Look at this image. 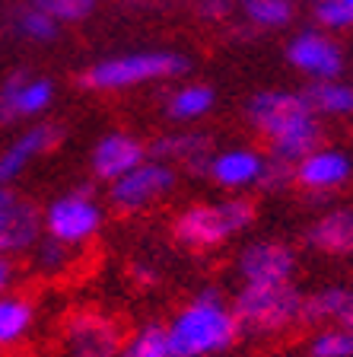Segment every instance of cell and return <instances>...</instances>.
I'll return each instance as SVG.
<instances>
[{
    "mask_svg": "<svg viewBox=\"0 0 353 357\" xmlns=\"http://www.w3.org/2000/svg\"><path fill=\"white\" fill-rule=\"evenodd\" d=\"M166 332L175 357H220L242 338L226 297L217 287H204L188 300L172 316Z\"/></svg>",
    "mask_w": 353,
    "mask_h": 357,
    "instance_id": "obj_1",
    "label": "cell"
},
{
    "mask_svg": "<svg viewBox=\"0 0 353 357\" xmlns=\"http://www.w3.org/2000/svg\"><path fill=\"white\" fill-rule=\"evenodd\" d=\"M302 294L293 281H271V284H242L235 290L233 319L239 326V335L249 338H277L290 328L299 326Z\"/></svg>",
    "mask_w": 353,
    "mask_h": 357,
    "instance_id": "obj_2",
    "label": "cell"
},
{
    "mask_svg": "<svg viewBox=\"0 0 353 357\" xmlns=\"http://www.w3.org/2000/svg\"><path fill=\"white\" fill-rule=\"evenodd\" d=\"M258 217V208L251 198H226L220 204H191L172 217V236L185 249L207 252L223 245L229 236L249 230Z\"/></svg>",
    "mask_w": 353,
    "mask_h": 357,
    "instance_id": "obj_3",
    "label": "cell"
},
{
    "mask_svg": "<svg viewBox=\"0 0 353 357\" xmlns=\"http://www.w3.org/2000/svg\"><path fill=\"white\" fill-rule=\"evenodd\" d=\"M182 70H188V61L172 52H137V54L99 61L96 67L83 70L77 77V83L86 89H127V86H137V83L175 77Z\"/></svg>",
    "mask_w": 353,
    "mask_h": 357,
    "instance_id": "obj_4",
    "label": "cell"
},
{
    "mask_svg": "<svg viewBox=\"0 0 353 357\" xmlns=\"http://www.w3.org/2000/svg\"><path fill=\"white\" fill-rule=\"evenodd\" d=\"M102 208L99 201L93 198L89 188H77L70 195H61L54 198L48 208L42 211V230L52 239L64 243L67 249H77V245L89 243L102 230Z\"/></svg>",
    "mask_w": 353,
    "mask_h": 357,
    "instance_id": "obj_5",
    "label": "cell"
},
{
    "mask_svg": "<svg viewBox=\"0 0 353 357\" xmlns=\"http://www.w3.org/2000/svg\"><path fill=\"white\" fill-rule=\"evenodd\" d=\"M67 357H118L125 344V328L102 310H77L61 328Z\"/></svg>",
    "mask_w": 353,
    "mask_h": 357,
    "instance_id": "obj_6",
    "label": "cell"
},
{
    "mask_svg": "<svg viewBox=\"0 0 353 357\" xmlns=\"http://www.w3.org/2000/svg\"><path fill=\"white\" fill-rule=\"evenodd\" d=\"M172 188H175V169L169 163H159V160H153V163L143 160L137 169L111 182L109 204L118 214H137V211L156 204L159 198H166Z\"/></svg>",
    "mask_w": 353,
    "mask_h": 357,
    "instance_id": "obj_7",
    "label": "cell"
},
{
    "mask_svg": "<svg viewBox=\"0 0 353 357\" xmlns=\"http://www.w3.org/2000/svg\"><path fill=\"white\" fill-rule=\"evenodd\" d=\"M42 236V211L29 198L0 188V255L29 252Z\"/></svg>",
    "mask_w": 353,
    "mask_h": 357,
    "instance_id": "obj_8",
    "label": "cell"
},
{
    "mask_svg": "<svg viewBox=\"0 0 353 357\" xmlns=\"http://www.w3.org/2000/svg\"><path fill=\"white\" fill-rule=\"evenodd\" d=\"M235 275L242 284H271V281H293L296 275V252L287 243L277 239H258L249 243L235 259Z\"/></svg>",
    "mask_w": 353,
    "mask_h": 357,
    "instance_id": "obj_9",
    "label": "cell"
},
{
    "mask_svg": "<svg viewBox=\"0 0 353 357\" xmlns=\"http://www.w3.org/2000/svg\"><path fill=\"white\" fill-rule=\"evenodd\" d=\"M245 115H249L251 128L261 131L267 141H271L274 134L287 131V128H293L296 121L309 119L315 112L306 105V99H302L299 93H277V89H271V93L251 96L249 105H245Z\"/></svg>",
    "mask_w": 353,
    "mask_h": 357,
    "instance_id": "obj_10",
    "label": "cell"
},
{
    "mask_svg": "<svg viewBox=\"0 0 353 357\" xmlns=\"http://www.w3.org/2000/svg\"><path fill=\"white\" fill-rule=\"evenodd\" d=\"M353 176L350 156L340 150H324L318 147L315 153L302 156L293 169V182L309 195H331L338 188H344Z\"/></svg>",
    "mask_w": 353,
    "mask_h": 357,
    "instance_id": "obj_11",
    "label": "cell"
},
{
    "mask_svg": "<svg viewBox=\"0 0 353 357\" xmlns=\"http://www.w3.org/2000/svg\"><path fill=\"white\" fill-rule=\"evenodd\" d=\"M287 58L296 70L315 77V80H338L344 70V54L340 48L322 32H302L290 42Z\"/></svg>",
    "mask_w": 353,
    "mask_h": 357,
    "instance_id": "obj_12",
    "label": "cell"
},
{
    "mask_svg": "<svg viewBox=\"0 0 353 357\" xmlns=\"http://www.w3.org/2000/svg\"><path fill=\"white\" fill-rule=\"evenodd\" d=\"M299 326L306 328L338 326L353 335V287L331 284V287H322L315 294H306L302 297Z\"/></svg>",
    "mask_w": 353,
    "mask_h": 357,
    "instance_id": "obj_13",
    "label": "cell"
},
{
    "mask_svg": "<svg viewBox=\"0 0 353 357\" xmlns=\"http://www.w3.org/2000/svg\"><path fill=\"white\" fill-rule=\"evenodd\" d=\"M54 86L42 77L32 74H13L3 86H0V121H16L29 119L36 112H42L52 102Z\"/></svg>",
    "mask_w": 353,
    "mask_h": 357,
    "instance_id": "obj_14",
    "label": "cell"
},
{
    "mask_svg": "<svg viewBox=\"0 0 353 357\" xmlns=\"http://www.w3.org/2000/svg\"><path fill=\"white\" fill-rule=\"evenodd\" d=\"M210 150H214V141L198 131L166 134V137H156V141L150 144V153H153L159 163H182L185 169L194 172V176H207Z\"/></svg>",
    "mask_w": 353,
    "mask_h": 357,
    "instance_id": "obj_15",
    "label": "cell"
},
{
    "mask_svg": "<svg viewBox=\"0 0 353 357\" xmlns=\"http://www.w3.org/2000/svg\"><path fill=\"white\" fill-rule=\"evenodd\" d=\"M302 243L322 255H353V208H334L306 227Z\"/></svg>",
    "mask_w": 353,
    "mask_h": 357,
    "instance_id": "obj_16",
    "label": "cell"
},
{
    "mask_svg": "<svg viewBox=\"0 0 353 357\" xmlns=\"http://www.w3.org/2000/svg\"><path fill=\"white\" fill-rule=\"evenodd\" d=\"M143 160H147V147H143L137 137L109 134V137H102V141L96 144V150H93V172H96V178L115 182V178L127 176L131 169H137Z\"/></svg>",
    "mask_w": 353,
    "mask_h": 357,
    "instance_id": "obj_17",
    "label": "cell"
},
{
    "mask_svg": "<svg viewBox=\"0 0 353 357\" xmlns=\"http://www.w3.org/2000/svg\"><path fill=\"white\" fill-rule=\"evenodd\" d=\"M61 141H64V128L61 125H38L29 134H22L7 153H0V188H7V182L19 176L22 166L29 163V160H36L38 153L54 150Z\"/></svg>",
    "mask_w": 353,
    "mask_h": 357,
    "instance_id": "obj_18",
    "label": "cell"
},
{
    "mask_svg": "<svg viewBox=\"0 0 353 357\" xmlns=\"http://www.w3.org/2000/svg\"><path fill=\"white\" fill-rule=\"evenodd\" d=\"M261 163H265V156L255 153V150H226V153L210 156L207 176L223 188H245L258 182Z\"/></svg>",
    "mask_w": 353,
    "mask_h": 357,
    "instance_id": "obj_19",
    "label": "cell"
},
{
    "mask_svg": "<svg viewBox=\"0 0 353 357\" xmlns=\"http://www.w3.org/2000/svg\"><path fill=\"white\" fill-rule=\"evenodd\" d=\"M36 326V303L26 294H3L0 297V348L19 344Z\"/></svg>",
    "mask_w": 353,
    "mask_h": 357,
    "instance_id": "obj_20",
    "label": "cell"
},
{
    "mask_svg": "<svg viewBox=\"0 0 353 357\" xmlns=\"http://www.w3.org/2000/svg\"><path fill=\"white\" fill-rule=\"evenodd\" d=\"M315 115H353V86L340 80H312L299 93Z\"/></svg>",
    "mask_w": 353,
    "mask_h": 357,
    "instance_id": "obj_21",
    "label": "cell"
},
{
    "mask_svg": "<svg viewBox=\"0 0 353 357\" xmlns=\"http://www.w3.org/2000/svg\"><path fill=\"white\" fill-rule=\"evenodd\" d=\"M118 357H175V351H172V344H169L166 326H162V322H147V326H140L131 338H125Z\"/></svg>",
    "mask_w": 353,
    "mask_h": 357,
    "instance_id": "obj_22",
    "label": "cell"
},
{
    "mask_svg": "<svg viewBox=\"0 0 353 357\" xmlns=\"http://www.w3.org/2000/svg\"><path fill=\"white\" fill-rule=\"evenodd\" d=\"M210 109H214V89L210 86H185L172 93L166 102V115L175 121H191Z\"/></svg>",
    "mask_w": 353,
    "mask_h": 357,
    "instance_id": "obj_23",
    "label": "cell"
},
{
    "mask_svg": "<svg viewBox=\"0 0 353 357\" xmlns=\"http://www.w3.org/2000/svg\"><path fill=\"white\" fill-rule=\"evenodd\" d=\"M242 10L251 26L277 29V26H287V22L293 20L296 3L293 0H242Z\"/></svg>",
    "mask_w": 353,
    "mask_h": 357,
    "instance_id": "obj_24",
    "label": "cell"
},
{
    "mask_svg": "<svg viewBox=\"0 0 353 357\" xmlns=\"http://www.w3.org/2000/svg\"><path fill=\"white\" fill-rule=\"evenodd\" d=\"M306 351H309V357H353V335L338 326L315 328Z\"/></svg>",
    "mask_w": 353,
    "mask_h": 357,
    "instance_id": "obj_25",
    "label": "cell"
},
{
    "mask_svg": "<svg viewBox=\"0 0 353 357\" xmlns=\"http://www.w3.org/2000/svg\"><path fill=\"white\" fill-rule=\"evenodd\" d=\"M32 7L52 16L54 22H80L83 16L93 13L96 0H32Z\"/></svg>",
    "mask_w": 353,
    "mask_h": 357,
    "instance_id": "obj_26",
    "label": "cell"
},
{
    "mask_svg": "<svg viewBox=\"0 0 353 357\" xmlns=\"http://www.w3.org/2000/svg\"><path fill=\"white\" fill-rule=\"evenodd\" d=\"M16 29H19V36H26V38L48 42V38L58 36V22H54L52 16H45L42 10L26 7V10H19V13H16Z\"/></svg>",
    "mask_w": 353,
    "mask_h": 357,
    "instance_id": "obj_27",
    "label": "cell"
},
{
    "mask_svg": "<svg viewBox=\"0 0 353 357\" xmlns=\"http://www.w3.org/2000/svg\"><path fill=\"white\" fill-rule=\"evenodd\" d=\"M293 163L287 160H277V156H265V163H261V176H258L255 185L265 188V192H283V188L293 185Z\"/></svg>",
    "mask_w": 353,
    "mask_h": 357,
    "instance_id": "obj_28",
    "label": "cell"
},
{
    "mask_svg": "<svg viewBox=\"0 0 353 357\" xmlns=\"http://www.w3.org/2000/svg\"><path fill=\"white\" fill-rule=\"evenodd\" d=\"M67 261H70V249H67L64 243H58V239L45 236L36 243V265L42 268V271H48V275H58V271H64Z\"/></svg>",
    "mask_w": 353,
    "mask_h": 357,
    "instance_id": "obj_29",
    "label": "cell"
},
{
    "mask_svg": "<svg viewBox=\"0 0 353 357\" xmlns=\"http://www.w3.org/2000/svg\"><path fill=\"white\" fill-rule=\"evenodd\" d=\"M312 16L324 29H350L353 13L347 10L344 0H312Z\"/></svg>",
    "mask_w": 353,
    "mask_h": 357,
    "instance_id": "obj_30",
    "label": "cell"
},
{
    "mask_svg": "<svg viewBox=\"0 0 353 357\" xmlns=\"http://www.w3.org/2000/svg\"><path fill=\"white\" fill-rule=\"evenodd\" d=\"M13 278H16V265L10 255H0V297L3 294H10V287H13Z\"/></svg>",
    "mask_w": 353,
    "mask_h": 357,
    "instance_id": "obj_31",
    "label": "cell"
},
{
    "mask_svg": "<svg viewBox=\"0 0 353 357\" xmlns=\"http://www.w3.org/2000/svg\"><path fill=\"white\" fill-rule=\"evenodd\" d=\"M131 275L137 278V284H156V278H159V275H156V268L140 265V261H137V265H131Z\"/></svg>",
    "mask_w": 353,
    "mask_h": 357,
    "instance_id": "obj_32",
    "label": "cell"
},
{
    "mask_svg": "<svg viewBox=\"0 0 353 357\" xmlns=\"http://www.w3.org/2000/svg\"><path fill=\"white\" fill-rule=\"evenodd\" d=\"M344 3H347V10H350V13H353V0H344Z\"/></svg>",
    "mask_w": 353,
    "mask_h": 357,
    "instance_id": "obj_33",
    "label": "cell"
}]
</instances>
